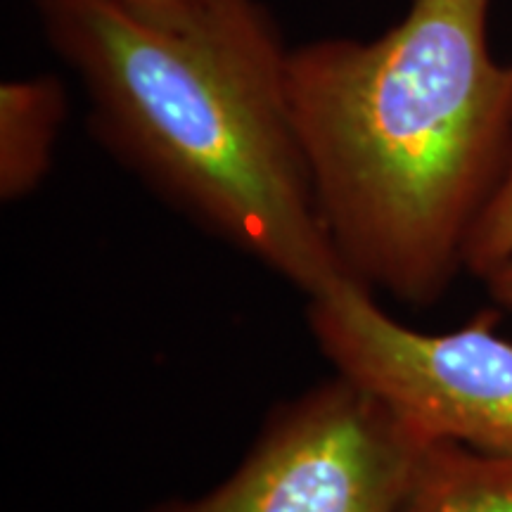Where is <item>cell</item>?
I'll use <instances>...</instances> for the list:
<instances>
[{
    "label": "cell",
    "mask_w": 512,
    "mask_h": 512,
    "mask_svg": "<svg viewBox=\"0 0 512 512\" xmlns=\"http://www.w3.org/2000/svg\"><path fill=\"white\" fill-rule=\"evenodd\" d=\"M491 0H413L373 41L290 50L287 93L313 200L358 285L432 306L465 271L512 143V62Z\"/></svg>",
    "instance_id": "6da1fadb"
},
{
    "label": "cell",
    "mask_w": 512,
    "mask_h": 512,
    "mask_svg": "<svg viewBox=\"0 0 512 512\" xmlns=\"http://www.w3.org/2000/svg\"><path fill=\"white\" fill-rule=\"evenodd\" d=\"M36 8L98 138L162 200L306 299L349 283L294 131L290 50L261 0H209L183 27L112 0Z\"/></svg>",
    "instance_id": "7a4b0ae2"
},
{
    "label": "cell",
    "mask_w": 512,
    "mask_h": 512,
    "mask_svg": "<svg viewBox=\"0 0 512 512\" xmlns=\"http://www.w3.org/2000/svg\"><path fill=\"white\" fill-rule=\"evenodd\" d=\"M434 441L335 373L273 408L221 484L145 512H408Z\"/></svg>",
    "instance_id": "3957f363"
},
{
    "label": "cell",
    "mask_w": 512,
    "mask_h": 512,
    "mask_svg": "<svg viewBox=\"0 0 512 512\" xmlns=\"http://www.w3.org/2000/svg\"><path fill=\"white\" fill-rule=\"evenodd\" d=\"M309 330L335 368L439 441L512 463V342L501 311L448 332L389 316L356 280L309 299Z\"/></svg>",
    "instance_id": "277c9868"
},
{
    "label": "cell",
    "mask_w": 512,
    "mask_h": 512,
    "mask_svg": "<svg viewBox=\"0 0 512 512\" xmlns=\"http://www.w3.org/2000/svg\"><path fill=\"white\" fill-rule=\"evenodd\" d=\"M67 117L57 76H24L0 86V200L19 202L38 190L53 166Z\"/></svg>",
    "instance_id": "5b68a950"
},
{
    "label": "cell",
    "mask_w": 512,
    "mask_h": 512,
    "mask_svg": "<svg viewBox=\"0 0 512 512\" xmlns=\"http://www.w3.org/2000/svg\"><path fill=\"white\" fill-rule=\"evenodd\" d=\"M408 512H512V463L434 441Z\"/></svg>",
    "instance_id": "8992f818"
},
{
    "label": "cell",
    "mask_w": 512,
    "mask_h": 512,
    "mask_svg": "<svg viewBox=\"0 0 512 512\" xmlns=\"http://www.w3.org/2000/svg\"><path fill=\"white\" fill-rule=\"evenodd\" d=\"M512 256V143L505 169L479 214L465 249V271L484 278Z\"/></svg>",
    "instance_id": "52a82bcc"
},
{
    "label": "cell",
    "mask_w": 512,
    "mask_h": 512,
    "mask_svg": "<svg viewBox=\"0 0 512 512\" xmlns=\"http://www.w3.org/2000/svg\"><path fill=\"white\" fill-rule=\"evenodd\" d=\"M145 22L162 24V27H183L195 19L209 0H112Z\"/></svg>",
    "instance_id": "ba28073f"
},
{
    "label": "cell",
    "mask_w": 512,
    "mask_h": 512,
    "mask_svg": "<svg viewBox=\"0 0 512 512\" xmlns=\"http://www.w3.org/2000/svg\"><path fill=\"white\" fill-rule=\"evenodd\" d=\"M489 292L491 302L501 313H508L512 316V256L505 259L503 264L491 268L484 278H479Z\"/></svg>",
    "instance_id": "9c48e42d"
}]
</instances>
